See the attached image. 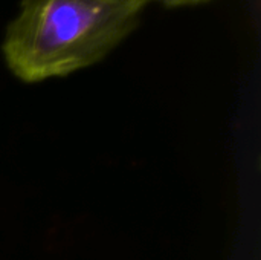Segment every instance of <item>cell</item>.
Wrapping results in <instances>:
<instances>
[{
	"label": "cell",
	"mask_w": 261,
	"mask_h": 260,
	"mask_svg": "<svg viewBox=\"0 0 261 260\" xmlns=\"http://www.w3.org/2000/svg\"><path fill=\"white\" fill-rule=\"evenodd\" d=\"M147 0H21L5 29L3 58L24 83L101 61L139 25Z\"/></svg>",
	"instance_id": "1"
},
{
	"label": "cell",
	"mask_w": 261,
	"mask_h": 260,
	"mask_svg": "<svg viewBox=\"0 0 261 260\" xmlns=\"http://www.w3.org/2000/svg\"><path fill=\"white\" fill-rule=\"evenodd\" d=\"M148 5L150 3H161L167 8H184V6H196V5H202L206 3L210 0H147Z\"/></svg>",
	"instance_id": "2"
}]
</instances>
